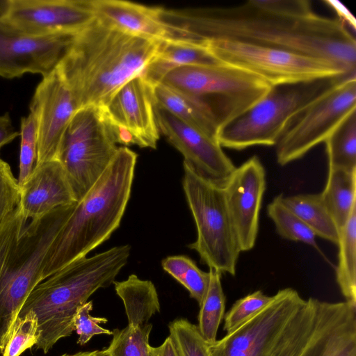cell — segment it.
<instances>
[{
  "mask_svg": "<svg viewBox=\"0 0 356 356\" xmlns=\"http://www.w3.org/2000/svg\"><path fill=\"white\" fill-rule=\"evenodd\" d=\"M228 209L241 252L252 249L266 187V170L257 156L236 167L222 185Z\"/></svg>",
  "mask_w": 356,
  "mask_h": 356,
  "instance_id": "17",
  "label": "cell"
},
{
  "mask_svg": "<svg viewBox=\"0 0 356 356\" xmlns=\"http://www.w3.org/2000/svg\"><path fill=\"white\" fill-rule=\"evenodd\" d=\"M76 202L28 220L17 207L0 229V354L26 298L42 282L47 252Z\"/></svg>",
  "mask_w": 356,
  "mask_h": 356,
  "instance_id": "4",
  "label": "cell"
},
{
  "mask_svg": "<svg viewBox=\"0 0 356 356\" xmlns=\"http://www.w3.org/2000/svg\"><path fill=\"white\" fill-rule=\"evenodd\" d=\"M153 98L157 105L184 122L217 139L218 129L211 113L194 97L159 83L153 86Z\"/></svg>",
  "mask_w": 356,
  "mask_h": 356,
  "instance_id": "22",
  "label": "cell"
},
{
  "mask_svg": "<svg viewBox=\"0 0 356 356\" xmlns=\"http://www.w3.org/2000/svg\"><path fill=\"white\" fill-rule=\"evenodd\" d=\"M152 324L145 323L136 327L127 325L112 331L113 338L105 348L108 356H152L149 338Z\"/></svg>",
  "mask_w": 356,
  "mask_h": 356,
  "instance_id": "30",
  "label": "cell"
},
{
  "mask_svg": "<svg viewBox=\"0 0 356 356\" xmlns=\"http://www.w3.org/2000/svg\"><path fill=\"white\" fill-rule=\"evenodd\" d=\"M20 188L18 207L28 220L40 218L56 208L76 202L65 172L57 159L35 165Z\"/></svg>",
  "mask_w": 356,
  "mask_h": 356,
  "instance_id": "20",
  "label": "cell"
},
{
  "mask_svg": "<svg viewBox=\"0 0 356 356\" xmlns=\"http://www.w3.org/2000/svg\"><path fill=\"white\" fill-rule=\"evenodd\" d=\"M102 107L89 106L72 115L56 159L61 163L75 201H80L107 168L119 147Z\"/></svg>",
  "mask_w": 356,
  "mask_h": 356,
  "instance_id": "9",
  "label": "cell"
},
{
  "mask_svg": "<svg viewBox=\"0 0 356 356\" xmlns=\"http://www.w3.org/2000/svg\"><path fill=\"white\" fill-rule=\"evenodd\" d=\"M324 2L328 4L336 11L340 20H341L346 24H348L349 26H352L355 31V19L353 15L343 4L336 1H324Z\"/></svg>",
  "mask_w": 356,
  "mask_h": 356,
  "instance_id": "40",
  "label": "cell"
},
{
  "mask_svg": "<svg viewBox=\"0 0 356 356\" xmlns=\"http://www.w3.org/2000/svg\"><path fill=\"white\" fill-rule=\"evenodd\" d=\"M159 131L184 156V162L202 176L223 185L236 168L217 139L184 122L154 102Z\"/></svg>",
  "mask_w": 356,
  "mask_h": 356,
  "instance_id": "15",
  "label": "cell"
},
{
  "mask_svg": "<svg viewBox=\"0 0 356 356\" xmlns=\"http://www.w3.org/2000/svg\"><path fill=\"white\" fill-rule=\"evenodd\" d=\"M305 302L292 288L279 290L260 312L209 345L210 356H273Z\"/></svg>",
  "mask_w": 356,
  "mask_h": 356,
  "instance_id": "12",
  "label": "cell"
},
{
  "mask_svg": "<svg viewBox=\"0 0 356 356\" xmlns=\"http://www.w3.org/2000/svg\"><path fill=\"white\" fill-rule=\"evenodd\" d=\"M282 202L304 222L316 236L337 245L338 229L320 193L283 196Z\"/></svg>",
  "mask_w": 356,
  "mask_h": 356,
  "instance_id": "25",
  "label": "cell"
},
{
  "mask_svg": "<svg viewBox=\"0 0 356 356\" xmlns=\"http://www.w3.org/2000/svg\"><path fill=\"white\" fill-rule=\"evenodd\" d=\"M92 308V301H87L77 309L74 316V331L79 336L77 343L81 346L87 343L95 335H112V331L99 325L101 323H106L108 319L91 316L90 312Z\"/></svg>",
  "mask_w": 356,
  "mask_h": 356,
  "instance_id": "36",
  "label": "cell"
},
{
  "mask_svg": "<svg viewBox=\"0 0 356 356\" xmlns=\"http://www.w3.org/2000/svg\"><path fill=\"white\" fill-rule=\"evenodd\" d=\"M21 188L10 166L0 159V229L6 218L18 207Z\"/></svg>",
  "mask_w": 356,
  "mask_h": 356,
  "instance_id": "35",
  "label": "cell"
},
{
  "mask_svg": "<svg viewBox=\"0 0 356 356\" xmlns=\"http://www.w3.org/2000/svg\"><path fill=\"white\" fill-rule=\"evenodd\" d=\"M300 356H356V306L317 299L314 327Z\"/></svg>",
  "mask_w": 356,
  "mask_h": 356,
  "instance_id": "19",
  "label": "cell"
},
{
  "mask_svg": "<svg viewBox=\"0 0 356 356\" xmlns=\"http://www.w3.org/2000/svg\"><path fill=\"white\" fill-rule=\"evenodd\" d=\"M95 18L122 32L154 40L166 38L159 7L120 0H92Z\"/></svg>",
  "mask_w": 356,
  "mask_h": 356,
  "instance_id": "21",
  "label": "cell"
},
{
  "mask_svg": "<svg viewBox=\"0 0 356 356\" xmlns=\"http://www.w3.org/2000/svg\"><path fill=\"white\" fill-rule=\"evenodd\" d=\"M95 19L91 1L10 0L2 21L31 35L76 33Z\"/></svg>",
  "mask_w": 356,
  "mask_h": 356,
  "instance_id": "14",
  "label": "cell"
},
{
  "mask_svg": "<svg viewBox=\"0 0 356 356\" xmlns=\"http://www.w3.org/2000/svg\"><path fill=\"white\" fill-rule=\"evenodd\" d=\"M336 280L346 302L356 306V207L339 233Z\"/></svg>",
  "mask_w": 356,
  "mask_h": 356,
  "instance_id": "26",
  "label": "cell"
},
{
  "mask_svg": "<svg viewBox=\"0 0 356 356\" xmlns=\"http://www.w3.org/2000/svg\"><path fill=\"white\" fill-rule=\"evenodd\" d=\"M167 40L203 46L231 40L326 58L356 74V40L339 18L305 0H252L229 6L159 10ZM204 47V46H203Z\"/></svg>",
  "mask_w": 356,
  "mask_h": 356,
  "instance_id": "1",
  "label": "cell"
},
{
  "mask_svg": "<svg viewBox=\"0 0 356 356\" xmlns=\"http://www.w3.org/2000/svg\"><path fill=\"white\" fill-rule=\"evenodd\" d=\"M40 338L38 318L29 311L15 319L2 353V356H20L28 348L35 346Z\"/></svg>",
  "mask_w": 356,
  "mask_h": 356,
  "instance_id": "32",
  "label": "cell"
},
{
  "mask_svg": "<svg viewBox=\"0 0 356 356\" xmlns=\"http://www.w3.org/2000/svg\"><path fill=\"white\" fill-rule=\"evenodd\" d=\"M19 173L18 184L21 188L31 176L37 160V121L29 113L21 118L20 124Z\"/></svg>",
  "mask_w": 356,
  "mask_h": 356,
  "instance_id": "33",
  "label": "cell"
},
{
  "mask_svg": "<svg viewBox=\"0 0 356 356\" xmlns=\"http://www.w3.org/2000/svg\"><path fill=\"white\" fill-rule=\"evenodd\" d=\"M350 76L354 75L272 86L252 107L220 127L217 140L222 147L236 150L276 145L296 114L335 83Z\"/></svg>",
  "mask_w": 356,
  "mask_h": 356,
  "instance_id": "7",
  "label": "cell"
},
{
  "mask_svg": "<svg viewBox=\"0 0 356 356\" xmlns=\"http://www.w3.org/2000/svg\"><path fill=\"white\" fill-rule=\"evenodd\" d=\"M322 200L339 232L356 207V170H328Z\"/></svg>",
  "mask_w": 356,
  "mask_h": 356,
  "instance_id": "24",
  "label": "cell"
},
{
  "mask_svg": "<svg viewBox=\"0 0 356 356\" xmlns=\"http://www.w3.org/2000/svg\"><path fill=\"white\" fill-rule=\"evenodd\" d=\"M193 261V260L185 255L170 256L162 260L161 266L165 272L180 283Z\"/></svg>",
  "mask_w": 356,
  "mask_h": 356,
  "instance_id": "38",
  "label": "cell"
},
{
  "mask_svg": "<svg viewBox=\"0 0 356 356\" xmlns=\"http://www.w3.org/2000/svg\"><path fill=\"white\" fill-rule=\"evenodd\" d=\"M117 295L123 302L128 325L136 327L147 323L151 317L160 312L158 293L150 280L130 275L127 280L114 281Z\"/></svg>",
  "mask_w": 356,
  "mask_h": 356,
  "instance_id": "23",
  "label": "cell"
},
{
  "mask_svg": "<svg viewBox=\"0 0 356 356\" xmlns=\"http://www.w3.org/2000/svg\"><path fill=\"white\" fill-rule=\"evenodd\" d=\"M203 46L220 62L257 75L271 86L356 75L326 58L270 47L231 40L209 41Z\"/></svg>",
  "mask_w": 356,
  "mask_h": 356,
  "instance_id": "10",
  "label": "cell"
},
{
  "mask_svg": "<svg viewBox=\"0 0 356 356\" xmlns=\"http://www.w3.org/2000/svg\"><path fill=\"white\" fill-rule=\"evenodd\" d=\"M130 254L131 246L122 245L81 258L33 289L18 316L35 314L40 331L36 349L47 353L58 340L72 334L77 309L99 289L114 282Z\"/></svg>",
  "mask_w": 356,
  "mask_h": 356,
  "instance_id": "5",
  "label": "cell"
},
{
  "mask_svg": "<svg viewBox=\"0 0 356 356\" xmlns=\"http://www.w3.org/2000/svg\"><path fill=\"white\" fill-rule=\"evenodd\" d=\"M137 154L119 147L96 183L76 202L44 259L42 280L86 255L120 226L131 195Z\"/></svg>",
  "mask_w": 356,
  "mask_h": 356,
  "instance_id": "3",
  "label": "cell"
},
{
  "mask_svg": "<svg viewBox=\"0 0 356 356\" xmlns=\"http://www.w3.org/2000/svg\"><path fill=\"white\" fill-rule=\"evenodd\" d=\"M282 195L276 196L267 206L268 216L282 238L308 244L318 251L316 235L304 222L282 202Z\"/></svg>",
  "mask_w": 356,
  "mask_h": 356,
  "instance_id": "29",
  "label": "cell"
},
{
  "mask_svg": "<svg viewBox=\"0 0 356 356\" xmlns=\"http://www.w3.org/2000/svg\"><path fill=\"white\" fill-rule=\"evenodd\" d=\"M209 283V273L197 267L193 261L184 273L180 282L189 292L191 298L195 299L199 306L202 304Z\"/></svg>",
  "mask_w": 356,
  "mask_h": 356,
  "instance_id": "37",
  "label": "cell"
},
{
  "mask_svg": "<svg viewBox=\"0 0 356 356\" xmlns=\"http://www.w3.org/2000/svg\"><path fill=\"white\" fill-rule=\"evenodd\" d=\"M183 167L182 186L197 230L196 240L188 246L209 268L234 276L241 251L223 187L185 162Z\"/></svg>",
  "mask_w": 356,
  "mask_h": 356,
  "instance_id": "8",
  "label": "cell"
},
{
  "mask_svg": "<svg viewBox=\"0 0 356 356\" xmlns=\"http://www.w3.org/2000/svg\"><path fill=\"white\" fill-rule=\"evenodd\" d=\"M324 143L328 170H356V110L343 119Z\"/></svg>",
  "mask_w": 356,
  "mask_h": 356,
  "instance_id": "27",
  "label": "cell"
},
{
  "mask_svg": "<svg viewBox=\"0 0 356 356\" xmlns=\"http://www.w3.org/2000/svg\"><path fill=\"white\" fill-rule=\"evenodd\" d=\"M152 356H178L174 344L170 337H168L159 346H149Z\"/></svg>",
  "mask_w": 356,
  "mask_h": 356,
  "instance_id": "41",
  "label": "cell"
},
{
  "mask_svg": "<svg viewBox=\"0 0 356 356\" xmlns=\"http://www.w3.org/2000/svg\"><path fill=\"white\" fill-rule=\"evenodd\" d=\"M10 0H0V19L3 17L9 7Z\"/></svg>",
  "mask_w": 356,
  "mask_h": 356,
  "instance_id": "43",
  "label": "cell"
},
{
  "mask_svg": "<svg viewBox=\"0 0 356 356\" xmlns=\"http://www.w3.org/2000/svg\"><path fill=\"white\" fill-rule=\"evenodd\" d=\"M356 110V76L346 77L318 97L288 122L276 144V158L285 165L303 157Z\"/></svg>",
  "mask_w": 356,
  "mask_h": 356,
  "instance_id": "11",
  "label": "cell"
},
{
  "mask_svg": "<svg viewBox=\"0 0 356 356\" xmlns=\"http://www.w3.org/2000/svg\"><path fill=\"white\" fill-rule=\"evenodd\" d=\"M159 42L122 32L95 18L75 35L55 68L78 109L102 106L126 82L142 74L156 56Z\"/></svg>",
  "mask_w": 356,
  "mask_h": 356,
  "instance_id": "2",
  "label": "cell"
},
{
  "mask_svg": "<svg viewBox=\"0 0 356 356\" xmlns=\"http://www.w3.org/2000/svg\"><path fill=\"white\" fill-rule=\"evenodd\" d=\"M209 283L205 297L200 307L198 329L209 344L217 341V332L224 317L225 296L221 284V273L209 268Z\"/></svg>",
  "mask_w": 356,
  "mask_h": 356,
  "instance_id": "28",
  "label": "cell"
},
{
  "mask_svg": "<svg viewBox=\"0 0 356 356\" xmlns=\"http://www.w3.org/2000/svg\"><path fill=\"white\" fill-rule=\"evenodd\" d=\"M273 299V296L258 290L237 300L224 315V330L227 334L232 332L260 312Z\"/></svg>",
  "mask_w": 356,
  "mask_h": 356,
  "instance_id": "34",
  "label": "cell"
},
{
  "mask_svg": "<svg viewBox=\"0 0 356 356\" xmlns=\"http://www.w3.org/2000/svg\"><path fill=\"white\" fill-rule=\"evenodd\" d=\"M19 132L15 129L8 112L0 116V151L3 146L11 143Z\"/></svg>",
  "mask_w": 356,
  "mask_h": 356,
  "instance_id": "39",
  "label": "cell"
},
{
  "mask_svg": "<svg viewBox=\"0 0 356 356\" xmlns=\"http://www.w3.org/2000/svg\"><path fill=\"white\" fill-rule=\"evenodd\" d=\"M169 332L178 356H210L209 344L197 325L184 318H177L168 325Z\"/></svg>",
  "mask_w": 356,
  "mask_h": 356,
  "instance_id": "31",
  "label": "cell"
},
{
  "mask_svg": "<svg viewBox=\"0 0 356 356\" xmlns=\"http://www.w3.org/2000/svg\"><path fill=\"white\" fill-rule=\"evenodd\" d=\"M29 109L37 121L35 165L56 159L65 129L78 108L70 88L56 68L42 76Z\"/></svg>",
  "mask_w": 356,
  "mask_h": 356,
  "instance_id": "16",
  "label": "cell"
},
{
  "mask_svg": "<svg viewBox=\"0 0 356 356\" xmlns=\"http://www.w3.org/2000/svg\"><path fill=\"white\" fill-rule=\"evenodd\" d=\"M60 356H108L105 349L78 352L74 354L65 353Z\"/></svg>",
  "mask_w": 356,
  "mask_h": 356,
  "instance_id": "42",
  "label": "cell"
},
{
  "mask_svg": "<svg viewBox=\"0 0 356 356\" xmlns=\"http://www.w3.org/2000/svg\"><path fill=\"white\" fill-rule=\"evenodd\" d=\"M76 33L31 35L0 19V76L14 79L27 73L47 75L65 55Z\"/></svg>",
  "mask_w": 356,
  "mask_h": 356,
  "instance_id": "13",
  "label": "cell"
},
{
  "mask_svg": "<svg viewBox=\"0 0 356 356\" xmlns=\"http://www.w3.org/2000/svg\"><path fill=\"white\" fill-rule=\"evenodd\" d=\"M160 83L201 102L218 129L252 107L272 87L257 75L223 63L179 66L168 72Z\"/></svg>",
  "mask_w": 356,
  "mask_h": 356,
  "instance_id": "6",
  "label": "cell"
},
{
  "mask_svg": "<svg viewBox=\"0 0 356 356\" xmlns=\"http://www.w3.org/2000/svg\"><path fill=\"white\" fill-rule=\"evenodd\" d=\"M101 107L113 126L131 136L133 145L156 147L159 131L154 112L153 86L141 74L126 82Z\"/></svg>",
  "mask_w": 356,
  "mask_h": 356,
  "instance_id": "18",
  "label": "cell"
}]
</instances>
